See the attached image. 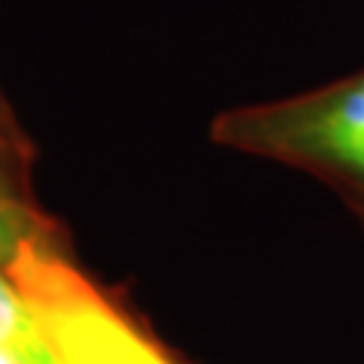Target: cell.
Masks as SVG:
<instances>
[{
    "mask_svg": "<svg viewBox=\"0 0 364 364\" xmlns=\"http://www.w3.org/2000/svg\"><path fill=\"white\" fill-rule=\"evenodd\" d=\"M4 270L58 364H179L161 340L46 240L40 228L18 243Z\"/></svg>",
    "mask_w": 364,
    "mask_h": 364,
    "instance_id": "2",
    "label": "cell"
},
{
    "mask_svg": "<svg viewBox=\"0 0 364 364\" xmlns=\"http://www.w3.org/2000/svg\"><path fill=\"white\" fill-rule=\"evenodd\" d=\"M213 140L318 176L364 222V70L298 97L222 112Z\"/></svg>",
    "mask_w": 364,
    "mask_h": 364,
    "instance_id": "1",
    "label": "cell"
},
{
    "mask_svg": "<svg viewBox=\"0 0 364 364\" xmlns=\"http://www.w3.org/2000/svg\"><path fill=\"white\" fill-rule=\"evenodd\" d=\"M31 231H37V228L28 222V215L21 213V207L0 191V267H6V261L16 255L18 243L25 240Z\"/></svg>",
    "mask_w": 364,
    "mask_h": 364,
    "instance_id": "4",
    "label": "cell"
},
{
    "mask_svg": "<svg viewBox=\"0 0 364 364\" xmlns=\"http://www.w3.org/2000/svg\"><path fill=\"white\" fill-rule=\"evenodd\" d=\"M0 349L18 352L28 364H58L46 346L37 318L31 316L25 298L0 267Z\"/></svg>",
    "mask_w": 364,
    "mask_h": 364,
    "instance_id": "3",
    "label": "cell"
}]
</instances>
